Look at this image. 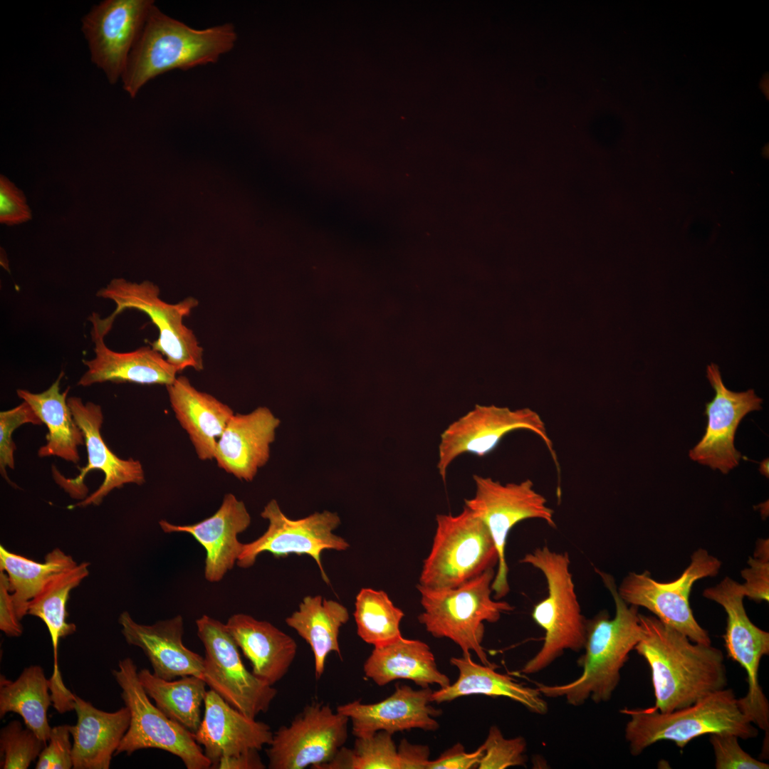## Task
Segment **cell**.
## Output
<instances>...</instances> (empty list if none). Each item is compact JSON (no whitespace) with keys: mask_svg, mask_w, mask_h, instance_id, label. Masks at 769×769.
<instances>
[{"mask_svg":"<svg viewBox=\"0 0 769 769\" xmlns=\"http://www.w3.org/2000/svg\"><path fill=\"white\" fill-rule=\"evenodd\" d=\"M642 637L634 649L648 663L661 713L690 706L727 685L724 656L711 644L696 643L655 616L639 613Z\"/></svg>","mask_w":769,"mask_h":769,"instance_id":"6da1fadb","label":"cell"},{"mask_svg":"<svg viewBox=\"0 0 769 769\" xmlns=\"http://www.w3.org/2000/svg\"><path fill=\"white\" fill-rule=\"evenodd\" d=\"M236 39L231 23L195 29L165 14L155 4L130 53L121 78L123 90L134 98L146 83L162 74L214 63L233 49Z\"/></svg>","mask_w":769,"mask_h":769,"instance_id":"7a4b0ae2","label":"cell"},{"mask_svg":"<svg viewBox=\"0 0 769 769\" xmlns=\"http://www.w3.org/2000/svg\"><path fill=\"white\" fill-rule=\"evenodd\" d=\"M615 605L614 617L601 611L587 619L585 654L578 664L582 673L575 680L562 685L537 684L540 693L549 698L565 697L575 706L588 699L595 703L609 701L620 681V671L642 637L638 607L626 603L619 596L612 575L598 570Z\"/></svg>","mask_w":769,"mask_h":769,"instance_id":"3957f363","label":"cell"},{"mask_svg":"<svg viewBox=\"0 0 769 769\" xmlns=\"http://www.w3.org/2000/svg\"><path fill=\"white\" fill-rule=\"evenodd\" d=\"M629 715L625 738L632 755L661 741H671L683 748L691 740L706 734L730 733L741 739L758 736V731L741 710L731 689L713 692L693 704L661 713L653 707L623 708Z\"/></svg>","mask_w":769,"mask_h":769,"instance_id":"277c9868","label":"cell"},{"mask_svg":"<svg viewBox=\"0 0 769 769\" xmlns=\"http://www.w3.org/2000/svg\"><path fill=\"white\" fill-rule=\"evenodd\" d=\"M494 568L486 570L462 585L448 589H432L419 585L423 612L418 616L420 624L436 638H448L462 650L463 655L474 652L481 664L497 667L488 659L482 647L484 622L495 623L503 613L514 607L506 601L492 597Z\"/></svg>","mask_w":769,"mask_h":769,"instance_id":"5b68a950","label":"cell"},{"mask_svg":"<svg viewBox=\"0 0 769 769\" xmlns=\"http://www.w3.org/2000/svg\"><path fill=\"white\" fill-rule=\"evenodd\" d=\"M520 563L538 569L545 576L548 591L547 597L532 612L533 620L545 631V637L540 649L520 670L530 674L550 666L565 649L577 652L584 649L587 619L575 592L567 552L553 551L545 545L525 554Z\"/></svg>","mask_w":769,"mask_h":769,"instance_id":"8992f818","label":"cell"},{"mask_svg":"<svg viewBox=\"0 0 769 769\" xmlns=\"http://www.w3.org/2000/svg\"><path fill=\"white\" fill-rule=\"evenodd\" d=\"M419 584L432 589L458 587L498 565V554L483 521L466 506L457 515L437 514Z\"/></svg>","mask_w":769,"mask_h":769,"instance_id":"52a82bcc","label":"cell"},{"mask_svg":"<svg viewBox=\"0 0 769 769\" xmlns=\"http://www.w3.org/2000/svg\"><path fill=\"white\" fill-rule=\"evenodd\" d=\"M113 675L121 689V697L130 711V721L115 755H130L142 749H159L177 756L187 769H208L211 762L198 744L194 734L168 718L140 684L137 666L130 657L120 660Z\"/></svg>","mask_w":769,"mask_h":769,"instance_id":"ba28073f","label":"cell"},{"mask_svg":"<svg viewBox=\"0 0 769 769\" xmlns=\"http://www.w3.org/2000/svg\"><path fill=\"white\" fill-rule=\"evenodd\" d=\"M97 296L113 301L115 316L126 309H135L147 314L157 327L159 337L150 343L151 347L160 352L177 372L192 367L197 371L204 369L202 347L193 331L183 323L199 302L187 297L177 303L170 304L159 297V289L153 283L145 281L133 283L124 278H114Z\"/></svg>","mask_w":769,"mask_h":769,"instance_id":"9c48e42d","label":"cell"},{"mask_svg":"<svg viewBox=\"0 0 769 769\" xmlns=\"http://www.w3.org/2000/svg\"><path fill=\"white\" fill-rule=\"evenodd\" d=\"M473 478L475 494L465 499L464 506L483 521L494 541L498 563L491 587L493 598L501 600L510 591L505 548L511 530L527 519H540L555 528L554 511L547 506L546 498L535 490L530 479L502 483L479 475H474Z\"/></svg>","mask_w":769,"mask_h":769,"instance_id":"30bf717a","label":"cell"},{"mask_svg":"<svg viewBox=\"0 0 769 769\" xmlns=\"http://www.w3.org/2000/svg\"><path fill=\"white\" fill-rule=\"evenodd\" d=\"M67 402L84 436L88 464L78 468L80 474L74 478H65L55 467L53 474L56 483L70 496L82 499L73 507L98 506L115 488L127 483H144L145 478L140 461L119 458L103 441L100 433L103 422L101 407L91 402H84L78 397H68Z\"/></svg>","mask_w":769,"mask_h":769,"instance_id":"8fae6325","label":"cell"},{"mask_svg":"<svg viewBox=\"0 0 769 769\" xmlns=\"http://www.w3.org/2000/svg\"><path fill=\"white\" fill-rule=\"evenodd\" d=\"M721 562L703 548L691 556V562L676 580L662 582L651 577L649 571L630 572L617 592L628 605L643 607L666 624L686 635L696 643L711 644L708 632L696 620L689 605V595L696 581L716 576Z\"/></svg>","mask_w":769,"mask_h":769,"instance_id":"7c38bea8","label":"cell"},{"mask_svg":"<svg viewBox=\"0 0 769 769\" xmlns=\"http://www.w3.org/2000/svg\"><path fill=\"white\" fill-rule=\"evenodd\" d=\"M196 625L205 649L202 679L206 685L249 718L266 712L277 690L245 667L226 624L204 614Z\"/></svg>","mask_w":769,"mask_h":769,"instance_id":"4fadbf2b","label":"cell"},{"mask_svg":"<svg viewBox=\"0 0 769 769\" xmlns=\"http://www.w3.org/2000/svg\"><path fill=\"white\" fill-rule=\"evenodd\" d=\"M703 596L721 605L726 613L725 647L728 656L746 670L748 684L746 695L738 699V706L768 738L769 703L758 682V669L762 657L769 654V633L750 621L743 605L741 585L731 577L706 588Z\"/></svg>","mask_w":769,"mask_h":769,"instance_id":"5bb4252c","label":"cell"},{"mask_svg":"<svg viewBox=\"0 0 769 769\" xmlns=\"http://www.w3.org/2000/svg\"><path fill=\"white\" fill-rule=\"evenodd\" d=\"M520 429L538 435L558 464L545 424L536 412L530 408L511 409L495 405H476L441 434L437 469L441 479L446 481L449 467L459 456L464 454L485 456L497 447L506 435Z\"/></svg>","mask_w":769,"mask_h":769,"instance_id":"9a60e30c","label":"cell"},{"mask_svg":"<svg viewBox=\"0 0 769 769\" xmlns=\"http://www.w3.org/2000/svg\"><path fill=\"white\" fill-rule=\"evenodd\" d=\"M347 716L328 704L306 706L288 726L273 733L266 750L270 769H320L344 746L348 736Z\"/></svg>","mask_w":769,"mask_h":769,"instance_id":"2e32d148","label":"cell"},{"mask_svg":"<svg viewBox=\"0 0 769 769\" xmlns=\"http://www.w3.org/2000/svg\"><path fill=\"white\" fill-rule=\"evenodd\" d=\"M261 516L268 520V527L255 540L242 544L236 561L239 567H251L263 552H268L276 558L291 554L308 555L316 562L324 581L329 582L321 563L322 552L325 550L342 551L350 547L343 538L333 533L340 523L337 513L325 511L293 520L288 518L277 501L272 499L264 507Z\"/></svg>","mask_w":769,"mask_h":769,"instance_id":"e0dca14e","label":"cell"},{"mask_svg":"<svg viewBox=\"0 0 769 769\" xmlns=\"http://www.w3.org/2000/svg\"><path fill=\"white\" fill-rule=\"evenodd\" d=\"M154 4L152 0H105L93 6L82 19L81 29L91 61L110 84L121 79Z\"/></svg>","mask_w":769,"mask_h":769,"instance_id":"ac0fdd59","label":"cell"},{"mask_svg":"<svg viewBox=\"0 0 769 769\" xmlns=\"http://www.w3.org/2000/svg\"><path fill=\"white\" fill-rule=\"evenodd\" d=\"M706 377L715 395L706 404L704 414L708 422L705 434L689 456L693 461L726 474L738 465L742 457L734 446L736 429L747 414L762 409L763 399L753 389L739 392L728 389L716 364L707 365Z\"/></svg>","mask_w":769,"mask_h":769,"instance_id":"d6986e66","label":"cell"},{"mask_svg":"<svg viewBox=\"0 0 769 769\" xmlns=\"http://www.w3.org/2000/svg\"><path fill=\"white\" fill-rule=\"evenodd\" d=\"M115 317L102 318L93 313L91 337L95 356L83 360L87 367L77 384L88 387L105 382H132L142 384H171L177 377V370L166 358L152 347L143 346L127 352L109 348L104 338L110 331Z\"/></svg>","mask_w":769,"mask_h":769,"instance_id":"ffe728a7","label":"cell"},{"mask_svg":"<svg viewBox=\"0 0 769 769\" xmlns=\"http://www.w3.org/2000/svg\"><path fill=\"white\" fill-rule=\"evenodd\" d=\"M432 693L429 687L414 690L396 684L393 694L380 702L363 703L356 700L338 706L336 711L349 718L356 738L370 736L379 731L392 735L413 728L435 731L439 728L435 718L442 711L431 706Z\"/></svg>","mask_w":769,"mask_h":769,"instance_id":"44dd1931","label":"cell"},{"mask_svg":"<svg viewBox=\"0 0 769 769\" xmlns=\"http://www.w3.org/2000/svg\"><path fill=\"white\" fill-rule=\"evenodd\" d=\"M250 523L251 516L244 503L232 493L224 496L212 516L197 523L179 525L165 520L159 522L164 533H188L205 549L204 576L210 582H219L234 567L243 544L238 535Z\"/></svg>","mask_w":769,"mask_h":769,"instance_id":"7402d4cb","label":"cell"},{"mask_svg":"<svg viewBox=\"0 0 769 769\" xmlns=\"http://www.w3.org/2000/svg\"><path fill=\"white\" fill-rule=\"evenodd\" d=\"M203 719L194 733L205 755L216 768L220 758L269 745L273 733L270 726L251 718L231 706L216 692L207 691Z\"/></svg>","mask_w":769,"mask_h":769,"instance_id":"603a6c76","label":"cell"},{"mask_svg":"<svg viewBox=\"0 0 769 769\" xmlns=\"http://www.w3.org/2000/svg\"><path fill=\"white\" fill-rule=\"evenodd\" d=\"M118 622L127 643L142 650L155 676L167 681L190 675L202 679L204 658L183 644L181 615L146 625L136 622L125 611Z\"/></svg>","mask_w":769,"mask_h":769,"instance_id":"cb8c5ba5","label":"cell"},{"mask_svg":"<svg viewBox=\"0 0 769 769\" xmlns=\"http://www.w3.org/2000/svg\"><path fill=\"white\" fill-rule=\"evenodd\" d=\"M280 420L266 407L232 416L219 437L214 459L218 466L236 478L252 481L270 456Z\"/></svg>","mask_w":769,"mask_h":769,"instance_id":"d4e9b609","label":"cell"},{"mask_svg":"<svg viewBox=\"0 0 769 769\" xmlns=\"http://www.w3.org/2000/svg\"><path fill=\"white\" fill-rule=\"evenodd\" d=\"M75 725L70 726L74 769H108L127 731L130 713L125 706L115 712L95 707L75 694Z\"/></svg>","mask_w":769,"mask_h":769,"instance_id":"484cf974","label":"cell"},{"mask_svg":"<svg viewBox=\"0 0 769 769\" xmlns=\"http://www.w3.org/2000/svg\"><path fill=\"white\" fill-rule=\"evenodd\" d=\"M166 387L176 419L188 434L198 458L214 459L218 440L234 414L232 409L197 389L184 376L177 377Z\"/></svg>","mask_w":769,"mask_h":769,"instance_id":"4316f807","label":"cell"},{"mask_svg":"<svg viewBox=\"0 0 769 769\" xmlns=\"http://www.w3.org/2000/svg\"><path fill=\"white\" fill-rule=\"evenodd\" d=\"M225 624L256 676L273 686L286 674L297 653L291 637L268 622L242 613L233 614Z\"/></svg>","mask_w":769,"mask_h":769,"instance_id":"83f0119b","label":"cell"},{"mask_svg":"<svg viewBox=\"0 0 769 769\" xmlns=\"http://www.w3.org/2000/svg\"><path fill=\"white\" fill-rule=\"evenodd\" d=\"M368 679L380 686L397 679H408L422 688L438 684L444 688L450 684L449 677L437 668L430 647L419 639H399L378 647L363 664Z\"/></svg>","mask_w":769,"mask_h":769,"instance_id":"f1b7e54d","label":"cell"},{"mask_svg":"<svg viewBox=\"0 0 769 769\" xmlns=\"http://www.w3.org/2000/svg\"><path fill=\"white\" fill-rule=\"evenodd\" d=\"M450 663L457 668L459 677L453 684L433 691L431 702L439 704L465 696L481 694L511 699L539 715L548 711L547 702L537 688L525 686L508 675L498 673L496 667L477 664L471 655L451 657Z\"/></svg>","mask_w":769,"mask_h":769,"instance_id":"f546056e","label":"cell"},{"mask_svg":"<svg viewBox=\"0 0 769 769\" xmlns=\"http://www.w3.org/2000/svg\"><path fill=\"white\" fill-rule=\"evenodd\" d=\"M63 372L46 390L33 393L17 389L19 398L26 402L48 428L46 443L38 451L39 457L58 456L77 464L80 460L78 446L85 444L82 430L76 424L67 402L69 388L61 392L60 383Z\"/></svg>","mask_w":769,"mask_h":769,"instance_id":"4dcf8cb0","label":"cell"},{"mask_svg":"<svg viewBox=\"0 0 769 769\" xmlns=\"http://www.w3.org/2000/svg\"><path fill=\"white\" fill-rule=\"evenodd\" d=\"M88 567L89 563L84 562L54 575L28 605L27 614L41 619L51 636L53 669L49 682L51 690L54 692L66 689L58 663L60 639L76 631V626L67 621V602L71 590L88 575Z\"/></svg>","mask_w":769,"mask_h":769,"instance_id":"1f68e13d","label":"cell"},{"mask_svg":"<svg viewBox=\"0 0 769 769\" xmlns=\"http://www.w3.org/2000/svg\"><path fill=\"white\" fill-rule=\"evenodd\" d=\"M349 618L348 610L344 605L315 595L304 597L298 610L286 619L287 625L310 645L316 679L323 675L330 653L335 652L342 657L338 635L340 627Z\"/></svg>","mask_w":769,"mask_h":769,"instance_id":"d6a6232c","label":"cell"},{"mask_svg":"<svg viewBox=\"0 0 769 769\" xmlns=\"http://www.w3.org/2000/svg\"><path fill=\"white\" fill-rule=\"evenodd\" d=\"M51 704L49 679L41 666L25 668L15 681L0 676V718L9 712L19 714L46 743L51 731L47 717Z\"/></svg>","mask_w":769,"mask_h":769,"instance_id":"836d02e7","label":"cell"},{"mask_svg":"<svg viewBox=\"0 0 769 769\" xmlns=\"http://www.w3.org/2000/svg\"><path fill=\"white\" fill-rule=\"evenodd\" d=\"M148 696L168 718L195 733L202 721L201 706L207 691L206 682L197 676H185L167 681L147 669L137 673Z\"/></svg>","mask_w":769,"mask_h":769,"instance_id":"e575fe53","label":"cell"},{"mask_svg":"<svg viewBox=\"0 0 769 769\" xmlns=\"http://www.w3.org/2000/svg\"><path fill=\"white\" fill-rule=\"evenodd\" d=\"M76 564L70 555L59 548L46 554L43 563H38L11 553L1 545L0 570L7 575L19 619L21 620L27 614L29 602L51 577Z\"/></svg>","mask_w":769,"mask_h":769,"instance_id":"d590c367","label":"cell"},{"mask_svg":"<svg viewBox=\"0 0 769 769\" xmlns=\"http://www.w3.org/2000/svg\"><path fill=\"white\" fill-rule=\"evenodd\" d=\"M355 605L357 633L365 642L378 647L402 637L399 626L404 613L385 592L362 588L356 596Z\"/></svg>","mask_w":769,"mask_h":769,"instance_id":"8d00e7d4","label":"cell"},{"mask_svg":"<svg viewBox=\"0 0 769 769\" xmlns=\"http://www.w3.org/2000/svg\"><path fill=\"white\" fill-rule=\"evenodd\" d=\"M320 769H399L392 734L379 731L370 736L356 738L353 748L342 746Z\"/></svg>","mask_w":769,"mask_h":769,"instance_id":"74e56055","label":"cell"},{"mask_svg":"<svg viewBox=\"0 0 769 769\" xmlns=\"http://www.w3.org/2000/svg\"><path fill=\"white\" fill-rule=\"evenodd\" d=\"M46 746L32 730L13 720L0 731V768L27 769Z\"/></svg>","mask_w":769,"mask_h":769,"instance_id":"f35d334b","label":"cell"},{"mask_svg":"<svg viewBox=\"0 0 769 769\" xmlns=\"http://www.w3.org/2000/svg\"><path fill=\"white\" fill-rule=\"evenodd\" d=\"M481 746L483 754L477 767L479 769H504L525 765L526 742L523 737L506 738L496 726H492Z\"/></svg>","mask_w":769,"mask_h":769,"instance_id":"ab89813d","label":"cell"},{"mask_svg":"<svg viewBox=\"0 0 769 769\" xmlns=\"http://www.w3.org/2000/svg\"><path fill=\"white\" fill-rule=\"evenodd\" d=\"M24 424H42L32 407L25 401L14 408L0 413V471L4 479L10 482L6 468L14 469L16 445L12 434Z\"/></svg>","mask_w":769,"mask_h":769,"instance_id":"60d3db41","label":"cell"},{"mask_svg":"<svg viewBox=\"0 0 769 769\" xmlns=\"http://www.w3.org/2000/svg\"><path fill=\"white\" fill-rule=\"evenodd\" d=\"M750 567L741 571L746 582L741 585L744 596L757 601L769 600V543L759 539L753 557L748 560Z\"/></svg>","mask_w":769,"mask_h":769,"instance_id":"b9f144b4","label":"cell"},{"mask_svg":"<svg viewBox=\"0 0 769 769\" xmlns=\"http://www.w3.org/2000/svg\"><path fill=\"white\" fill-rule=\"evenodd\" d=\"M738 737L730 733L711 734L716 769H768L769 765L753 758L742 749Z\"/></svg>","mask_w":769,"mask_h":769,"instance_id":"7bdbcfd3","label":"cell"},{"mask_svg":"<svg viewBox=\"0 0 769 769\" xmlns=\"http://www.w3.org/2000/svg\"><path fill=\"white\" fill-rule=\"evenodd\" d=\"M70 726L61 725L51 728L48 744L41 750L36 769L73 768ZM47 742V743H48Z\"/></svg>","mask_w":769,"mask_h":769,"instance_id":"ee69618b","label":"cell"},{"mask_svg":"<svg viewBox=\"0 0 769 769\" xmlns=\"http://www.w3.org/2000/svg\"><path fill=\"white\" fill-rule=\"evenodd\" d=\"M31 219V211L22 191L4 175L0 177V221L9 226Z\"/></svg>","mask_w":769,"mask_h":769,"instance_id":"f6af8a7d","label":"cell"},{"mask_svg":"<svg viewBox=\"0 0 769 769\" xmlns=\"http://www.w3.org/2000/svg\"><path fill=\"white\" fill-rule=\"evenodd\" d=\"M483 754L481 746L472 753H466L464 746L457 743L445 750L440 756L429 760L427 769H470L474 768L480 762Z\"/></svg>","mask_w":769,"mask_h":769,"instance_id":"bcb514c9","label":"cell"},{"mask_svg":"<svg viewBox=\"0 0 769 769\" xmlns=\"http://www.w3.org/2000/svg\"><path fill=\"white\" fill-rule=\"evenodd\" d=\"M0 629L8 637H19L23 632L9 590L5 572L0 570Z\"/></svg>","mask_w":769,"mask_h":769,"instance_id":"7dc6e473","label":"cell"},{"mask_svg":"<svg viewBox=\"0 0 769 769\" xmlns=\"http://www.w3.org/2000/svg\"><path fill=\"white\" fill-rule=\"evenodd\" d=\"M399 769H427L430 750L428 746L410 743L403 738L398 747Z\"/></svg>","mask_w":769,"mask_h":769,"instance_id":"c3c4849f","label":"cell"},{"mask_svg":"<svg viewBox=\"0 0 769 769\" xmlns=\"http://www.w3.org/2000/svg\"><path fill=\"white\" fill-rule=\"evenodd\" d=\"M258 750H251L236 755L223 757L219 760L216 768L219 769H264Z\"/></svg>","mask_w":769,"mask_h":769,"instance_id":"681fc988","label":"cell"},{"mask_svg":"<svg viewBox=\"0 0 769 769\" xmlns=\"http://www.w3.org/2000/svg\"><path fill=\"white\" fill-rule=\"evenodd\" d=\"M760 472L768 477V459L763 460L760 464Z\"/></svg>","mask_w":769,"mask_h":769,"instance_id":"f907efd6","label":"cell"}]
</instances>
